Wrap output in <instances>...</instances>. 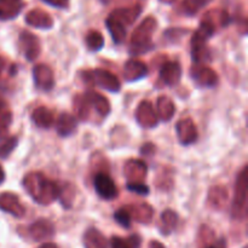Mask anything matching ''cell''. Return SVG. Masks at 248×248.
I'll return each mask as SVG.
<instances>
[{
    "label": "cell",
    "instance_id": "2e32d148",
    "mask_svg": "<svg viewBox=\"0 0 248 248\" xmlns=\"http://www.w3.org/2000/svg\"><path fill=\"white\" fill-rule=\"evenodd\" d=\"M24 6L23 0H0V19H12L18 16Z\"/></svg>",
    "mask_w": 248,
    "mask_h": 248
},
{
    "label": "cell",
    "instance_id": "44dd1931",
    "mask_svg": "<svg viewBox=\"0 0 248 248\" xmlns=\"http://www.w3.org/2000/svg\"><path fill=\"white\" fill-rule=\"evenodd\" d=\"M31 120H33V123L38 127L48 128L53 124V115L47 108H45V107H39L31 114Z\"/></svg>",
    "mask_w": 248,
    "mask_h": 248
},
{
    "label": "cell",
    "instance_id": "ffe728a7",
    "mask_svg": "<svg viewBox=\"0 0 248 248\" xmlns=\"http://www.w3.org/2000/svg\"><path fill=\"white\" fill-rule=\"evenodd\" d=\"M125 171L131 183H140V179L144 178L147 174V166L142 161L133 160L126 165Z\"/></svg>",
    "mask_w": 248,
    "mask_h": 248
},
{
    "label": "cell",
    "instance_id": "e575fe53",
    "mask_svg": "<svg viewBox=\"0 0 248 248\" xmlns=\"http://www.w3.org/2000/svg\"><path fill=\"white\" fill-rule=\"evenodd\" d=\"M208 248H227V245H225L224 240H220L219 242H217L216 245H212V246H210Z\"/></svg>",
    "mask_w": 248,
    "mask_h": 248
},
{
    "label": "cell",
    "instance_id": "6da1fadb",
    "mask_svg": "<svg viewBox=\"0 0 248 248\" xmlns=\"http://www.w3.org/2000/svg\"><path fill=\"white\" fill-rule=\"evenodd\" d=\"M24 186L31 198L39 203L47 205L60 198L61 189L40 173H31L24 178Z\"/></svg>",
    "mask_w": 248,
    "mask_h": 248
},
{
    "label": "cell",
    "instance_id": "d6986e66",
    "mask_svg": "<svg viewBox=\"0 0 248 248\" xmlns=\"http://www.w3.org/2000/svg\"><path fill=\"white\" fill-rule=\"evenodd\" d=\"M193 78L200 86H215L218 82V77L216 72H213L211 68L199 67L193 70Z\"/></svg>",
    "mask_w": 248,
    "mask_h": 248
},
{
    "label": "cell",
    "instance_id": "8fae6325",
    "mask_svg": "<svg viewBox=\"0 0 248 248\" xmlns=\"http://www.w3.org/2000/svg\"><path fill=\"white\" fill-rule=\"evenodd\" d=\"M182 69L177 62H167L160 69V79L169 86H174L181 79Z\"/></svg>",
    "mask_w": 248,
    "mask_h": 248
},
{
    "label": "cell",
    "instance_id": "83f0119b",
    "mask_svg": "<svg viewBox=\"0 0 248 248\" xmlns=\"http://www.w3.org/2000/svg\"><path fill=\"white\" fill-rule=\"evenodd\" d=\"M159 115L164 121L170 120L173 116L174 106L172 101L167 97H161L159 98Z\"/></svg>",
    "mask_w": 248,
    "mask_h": 248
},
{
    "label": "cell",
    "instance_id": "e0dca14e",
    "mask_svg": "<svg viewBox=\"0 0 248 248\" xmlns=\"http://www.w3.org/2000/svg\"><path fill=\"white\" fill-rule=\"evenodd\" d=\"M29 234L35 241H41L53 235V227L48 220L40 219L38 222L33 223L29 228Z\"/></svg>",
    "mask_w": 248,
    "mask_h": 248
},
{
    "label": "cell",
    "instance_id": "60d3db41",
    "mask_svg": "<svg viewBox=\"0 0 248 248\" xmlns=\"http://www.w3.org/2000/svg\"><path fill=\"white\" fill-rule=\"evenodd\" d=\"M0 68H1V61H0Z\"/></svg>",
    "mask_w": 248,
    "mask_h": 248
},
{
    "label": "cell",
    "instance_id": "ab89813d",
    "mask_svg": "<svg viewBox=\"0 0 248 248\" xmlns=\"http://www.w3.org/2000/svg\"><path fill=\"white\" fill-rule=\"evenodd\" d=\"M101 1H102V2H104V4H108V2L110 1V0H101Z\"/></svg>",
    "mask_w": 248,
    "mask_h": 248
},
{
    "label": "cell",
    "instance_id": "836d02e7",
    "mask_svg": "<svg viewBox=\"0 0 248 248\" xmlns=\"http://www.w3.org/2000/svg\"><path fill=\"white\" fill-rule=\"evenodd\" d=\"M43 1L51 5V6L58 7V9H65L69 5V0H43Z\"/></svg>",
    "mask_w": 248,
    "mask_h": 248
},
{
    "label": "cell",
    "instance_id": "d590c367",
    "mask_svg": "<svg viewBox=\"0 0 248 248\" xmlns=\"http://www.w3.org/2000/svg\"><path fill=\"white\" fill-rule=\"evenodd\" d=\"M150 248H165V247H164V245L160 244V242L153 241V242H150Z\"/></svg>",
    "mask_w": 248,
    "mask_h": 248
},
{
    "label": "cell",
    "instance_id": "4fadbf2b",
    "mask_svg": "<svg viewBox=\"0 0 248 248\" xmlns=\"http://www.w3.org/2000/svg\"><path fill=\"white\" fill-rule=\"evenodd\" d=\"M140 12H142V7L140 5H135V6L123 7V9L115 10V11L111 12L110 16L113 18L118 19L120 23H123L126 27L128 24H132L137 19V17L140 16Z\"/></svg>",
    "mask_w": 248,
    "mask_h": 248
},
{
    "label": "cell",
    "instance_id": "d4e9b609",
    "mask_svg": "<svg viewBox=\"0 0 248 248\" xmlns=\"http://www.w3.org/2000/svg\"><path fill=\"white\" fill-rule=\"evenodd\" d=\"M75 127H77V123H75L74 116L69 114H62L60 116L57 123V132L61 136H69L75 130Z\"/></svg>",
    "mask_w": 248,
    "mask_h": 248
},
{
    "label": "cell",
    "instance_id": "5b68a950",
    "mask_svg": "<svg viewBox=\"0 0 248 248\" xmlns=\"http://www.w3.org/2000/svg\"><path fill=\"white\" fill-rule=\"evenodd\" d=\"M84 78L87 81L92 82V84L97 85V86L102 87V89L107 90L110 92H118L120 90L121 85L118 78L110 72L104 69H94L90 70V72L84 73Z\"/></svg>",
    "mask_w": 248,
    "mask_h": 248
},
{
    "label": "cell",
    "instance_id": "277c9868",
    "mask_svg": "<svg viewBox=\"0 0 248 248\" xmlns=\"http://www.w3.org/2000/svg\"><path fill=\"white\" fill-rule=\"evenodd\" d=\"M247 208V167H245L237 178L235 186L234 203H232V216L235 218H244Z\"/></svg>",
    "mask_w": 248,
    "mask_h": 248
},
{
    "label": "cell",
    "instance_id": "8d00e7d4",
    "mask_svg": "<svg viewBox=\"0 0 248 248\" xmlns=\"http://www.w3.org/2000/svg\"><path fill=\"white\" fill-rule=\"evenodd\" d=\"M39 248H58L55 244H44L43 246H40Z\"/></svg>",
    "mask_w": 248,
    "mask_h": 248
},
{
    "label": "cell",
    "instance_id": "d6a6232c",
    "mask_svg": "<svg viewBox=\"0 0 248 248\" xmlns=\"http://www.w3.org/2000/svg\"><path fill=\"white\" fill-rule=\"evenodd\" d=\"M127 188L128 190L135 191V193L140 194V195H148L149 194V188L145 184H143L142 182L140 183H131V182H128Z\"/></svg>",
    "mask_w": 248,
    "mask_h": 248
},
{
    "label": "cell",
    "instance_id": "ac0fdd59",
    "mask_svg": "<svg viewBox=\"0 0 248 248\" xmlns=\"http://www.w3.org/2000/svg\"><path fill=\"white\" fill-rule=\"evenodd\" d=\"M26 22L29 26L36 27V28H51L53 24L52 18L50 15L46 14L43 10H31L26 16Z\"/></svg>",
    "mask_w": 248,
    "mask_h": 248
},
{
    "label": "cell",
    "instance_id": "74e56055",
    "mask_svg": "<svg viewBox=\"0 0 248 248\" xmlns=\"http://www.w3.org/2000/svg\"><path fill=\"white\" fill-rule=\"evenodd\" d=\"M4 179H5V173H4V170H2V167L0 166V184H1L2 182H4Z\"/></svg>",
    "mask_w": 248,
    "mask_h": 248
},
{
    "label": "cell",
    "instance_id": "484cf974",
    "mask_svg": "<svg viewBox=\"0 0 248 248\" xmlns=\"http://www.w3.org/2000/svg\"><path fill=\"white\" fill-rule=\"evenodd\" d=\"M11 120V110L5 102L0 101V138H4L6 136Z\"/></svg>",
    "mask_w": 248,
    "mask_h": 248
},
{
    "label": "cell",
    "instance_id": "7a4b0ae2",
    "mask_svg": "<svg viewBox=\"0 0 248 248\" xmlns=\"http://www.w3.org/2000/svg\"><path fill=\"white\" fill-rule=\"evenodd\" d=\"M156 19L154 17H147L140 26L133 31L132 39H131L130 52L133 55L147 52L153 47L152 35L156 29Z\"/></svg>",
    "mask_w": 248,
    "mask_h": 248
},
{
    "label": "cell",
    "instance_id": "ba28073f",
    "mask_svg": "<svg viewBox=\"0 0 248 248\" xmlns=\"http://www.w3.org/2000/svg\"><path fill=\"white\" fill-rule=\"evenodd\" d=\"M34 81L38 89L43 91H50L55 85V79H53L52 70L47 65L39 64L33 69Z\"/></svg>",
    "mask_w": 248,
    "mask_h": 248
},
{
    "label": "cell",
    "instance_id": "8992f818",
    "mask_svg": "<svg viewBox=\"0 0 248 248\" xmlns=\"http://www.w3.org/2000/svg\"><path fill=\"white\" fill-rule=\"evenodd\" d=\"M94 189L101 198L111 200L118 196V188L113 179L106 173H98L94 177Z\"/></svg>",
    "mask_w": 248,
    "mask_h": 248
},
{
    "label": "cell",
    "instance_id": "603a6c76",
    "mask_svg": "<svg viewBox=\"0 0 248 248\" xmlns=\"http://www.w3.org/2000/svg\"><path fill=\"white\" fill-rule=\"evenodd\" d=\"M85 248H107V242L103 235L97 229H90L84 236Z\"/></svg>",
    "mask_w": 248,
    "mask_h": 248
},
{
    "label": "cell",
    "instance_id": "9a60e30c",
    "mask_svg": "<svg viewBox=\"0 0 248 248\" xmlns=\"http://www.w3.org/2000/svg\"><path fill=\"white\" fill-rule=\"evenodd\" d=\"M84 102L87 106L93 107L97 113L102 116H106L110 111V104L108 99L96 92H87L84 97Z\"/></svg>",
    "mask_w": 248,
    "mask_h": 248
},
{
    "label": "cell",
    "instance_id": "52a82bcc",
    "mask_svg": "<svg viewBox=\"0 0 248 248\" xmlns=\"http://www.w3.org/2000/svg\"><path fill=\"white\" fill-rule=\"evenodd\" d=\"M19 47L24 57L28 61H34L40 53V43L38 38L29 31H22L19 35Z\"/></svg>",
    "mask_w": 248,
    "mask_h": 248
},
{
    "label": "cell",
    "instance_id": "cb8c5ba5",
    "mask_svg": "<svg viewBox=\"0 0 248 248\" xmlns=\"http://www.w3.org/2000/svg\"><path fill=\"white\" fill-rule=\"evenodd\" d=\"M140 244H142V240L138 235H132L127 239L114 236L110 240L111 248H140Z\"/></svg>",
    "mask_w": 248,
    "mask_h": 248
},
{
    "label": "cell",
    "instance_id": "f1b7e54d",
    "mask_svg": "<svg viewBox=\"0 0 248 248\" xmlns=\"http://www.w3.org/2000/svg\"><path fill=\"white\" fill-rule=\"evenodd\" d=\"M103 44H104V39L99 31H91L86 35V45L91 51L101 50Z\"/></svg>",
    "mask_w": 248,
    "mask_h": 248
},
{
    "label": "cell",
    "instance_id": "9c48e42d",
    "mask_svg": "<svg viewBox=\"0 0 248 248\" xmlns=\"http://www.w3.org/2000/svg\"><path fill=\"white\" fill-rule=\"evenodd\" d=\"M0 208L15 217H22L24 215V208L18 198L11 193H4L0 195Z\"/></svg>",
    "mask_w": 248,
    "mask_h": 248
},
{
    "label": "cell",
    "instance_id": "f35d334b",
    "mask_svg": "<svg viewBox=\"0 0 248 248\" xmlns=\"http://www.w3.org/2000/svg\"><path fill=\"white\" fill-rule=\"evenodd\" d=\"M160 1H162V2H167V4H169V2L174 1V0H160Z\"/></svg>",
    "mask_w": 248,
    "mask_h": 248
},
{
    "label": "cell",
    "instance_id": "30bf717a",
    "mask_svg": "<svg viewBox=\"0 0 248 248\" xmlns=\"http://www.w3.org/2000/svg\"><path fill=\"white\" fill-rule=\"evenodd\" d=\"M178 138L183 144H190L198 140V130L190 119H184L177 124Z\"/></svg>",
    "mask_w": 248,
    "mask_h": 248
},
{
    "label": "cell",
    "instance_id": "4316f807",
    "mask_svg": "<svg viewBox=\"0 0 248 248\" xmlns=\"http://www.w3.org/2000/svg\"><path fill=\"white\" fill-rule=\"evenodd\" d=\"M177 223H178V216H177V213L170 210L165 211L161 216V232L165 235L170 234L177 227Z\"/></svg>",
    "mask_w": 248,
    "mask_h": 248
},
{
    "label": "cell",
    "instance_id": "f546056e",
    "mask_svg": "<svg viewBox=\"0 0 248 248\" xmlns=\"http://www.w3.org/2000/svg\"><path fill=\"white\" fill-rule=\"evenodd\" d=\"M212 0H184L183 9L188 15H195Z\"/></svg>",
    "mask_w": 248,
    "mask_h": 248
},
{
    "label": "cell",
    "instance_id": "1f68e13d",
    "mask_svg": "<svg viewBox=\"0 0 248 248\" xmlns=\"http://www.w3.org/2000/svg\"><path fill=\"white\" fill-rule=\"evenodd\" d=\"M17 145V138L11 137L7 140H5L2 144H0V157L5 159L10 155V153L15 149V147Z\"/></svg>",
    "mask_w": 248,
    "mask_h": 248
},
{
    "label": "cell",
    "instance_id": "7402d4cb",
    "mask_svg": "<svg viewBox=\"0 0 248 248\" xmlns=\"http://www.w3.org/2000/svg\"><path fill=\"white\" fill-rule=\"evenodd\" d=\"M107 28H108L109 33L111 34V38L115 41V44H120L125 40L126 36V27L123 23L118 21V19L113 18L111 16L108 17L107 19Z\"/></svg>",
    "mask_w": 248,
    "mask_h": 248
},
{
    "label": "cell",
    "instance_id": "5bb4252c",
    "mask_svg": "<svg viewBox=\"0 0 248 248\" xmlns=\"http://www.w3.org/2000/svg\"><path fill=\"white\" fill-rule=\"evenodd\" d=\"M147 73V65L137 60L128 61V62H126L125 67H124V77L127 81H135V80L140 79V78L145 77Z\"/></svg>",
    "mask_w": 248,
    "mask_h": 248
},
{
    "label": "cell",
    "instance_id": "3957f363",
    "mask_svg": "<svg viewBox=\"0 0 248 248\" xmlns=\"http://www.w3.org/2000/svg\"><path fill=\"white\" fill-rule=\"evenodd\" d=\"M215 23L210 18H205L201 23L200 28L195 31L193 39H191V56H193L194 62L201 63L208 60L206 41L215 33Z\"/></svg>",
    "mask_w": 248,
    "mask_h": 248
},
{
    "label": "cell",
    "instance_id": "4dcf8cb0",
    "mask_svg": "<svg viewBox=\"0 0 248 248\" xmlns=\"http://www.w3.org/2000/svg\"><path fill=\"white\" fill-rule=\"evenodd\" d=\"M114 218L121 227L126 228V229L130 228L131 222H132V216H131V212L127 208H120L119 211H116Z\"/></svg>",
    "mask_w": 248,
    "mask_h": 248
},
{
    "label": "cell",
    "instance_id": "7c38bea8",
    "mask_svg": "<svg viewBox=\"0 0 248 248\" xmlns=\"http://www.w3.org/2000/svg\"><path fill=\"white\" fill-rule=\"evenodd\" d=\"M136 118H137L140 125L144 126V127H152V126L156 125L157 123V115L155 114L152 104L147 101L140 104Z\"/></svg>",
    "mask_w": 248,
    "mask_h": 248
}]
</instances>
